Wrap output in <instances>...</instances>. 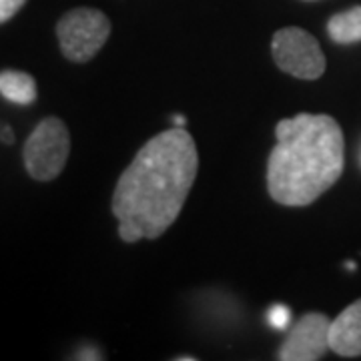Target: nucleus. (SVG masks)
Listing matches in <instances>:
<instances>
[{
	"mask_svg": "<svg viewBox=\"0 0 361 361\" xmlns=\"http://www.w3.org/2000/svg\"><path fill=\"white\" fill-rule=\"evenodd\" d=\"M199 169L193 137L173 127L142 145L113 193V215L125 243L157 239L177 221Z\"/></svg>",
	"mask_w": 361,
	"mask_h": 361,
	"instance_id": "1",
	"label": "nucleus"
},
{
	"mask_svg": "<svg viewBox=\"0 0 361 361\" xmlns=\"http://www.w3.org/2000/svg\"><path fill=\"white\" fill-rule=\"evenodd\" d=\"M275 137L267 163V189L275 203L307 207L341 177L345 145L334 116L299 113L279 121Z\"/></svg>",
	"mask_w": 361,
	"mask_h": 361,
	"instance_id": "2",
	"label": "nucleus"
},
{
	"mask_svg": "<svg viewBox=\"0 0 361 361\" xmlns=\"http://www.w3.org/2000/svg\"><path fill=\"white\" fill-rule=\"evenodd\" d=\"M68 153L71 135L66 125L56 116H49L40 121L26 139L23 157L26 171L32 179L52 180L63 173Z\"/></svg>",
	"mask_w": 361,
	"mask_h": 361,
	"instance_id": "3",
	"label": "nucleus"
},
{
	"mask_svg": "<svg viewBox=\"0 0 361 361\" xmlns=\"http://www.w3.org/2000/svg\"><path fill=\"white\" fill-rule=\"evenodd\" d=\"M111 35V23L101 11L75 8L66 13L56 25V37L61 51L73 63H87Z\"/></svg>",
	"mask_w": 361,
	"mask_h": 361,
	"instance_id": "4",
	"label": "nucleus"
},
{
	"mask_svg": "<svg viewBox=\"0 0 361 361\" xmlns=\"http://www.w3.org/2000/svg\"><path fill=\"white\" fill-rule=\"evenodd\" d=\"M271 54L283 73L303 80H315L325 73V54L317 39L303 28L287 26L273 35Z\"/></svg>",
	"mask_w": 361,
	"mask_h": 361,
	"instance_id": "5",
	"label": "nucleus"
},
{
	"mask_svg": "<svg viewBox=\"0 0 361 361\" xmlns=\"http://www.w3.org/2000/svg\"><path fill=\"white\" fill-rule=\"evenodd\" d=\"M331 319L323 313H307L291 327L277 357L281 361H317L329 349Z\"/></svg>",
	"mask_w": 361,
	"mask_h": 361,
	"instance_id": "6",
	"label": "nucleus"
},
{
	"mask_svg": "<svg viewBox=\"0 0 361 361\" xmlns=\"http://www.w3.org/2000/svg\"><path fill=\"white\" fill-rule=\"evenodd\" d=\"M329 349L341 357L361 355V299L348 305L331 322Z\"/></svg>",
	"mask_w": 361,
	"mask_h": 361,
	"instance_id": "7",
	"label": "nucleus"
},
{
	"mask_svg": "<svg viewBox=\"0 0 361 361\" xmlns=\"http://www.w3.org/2000/svg\"><path fill=\"white\" fill-rule=\"evenodd\" d=\"M0 94L14 104H32L37 101V80L23 71H2Z\"/></svg>",
	"mask_w": 361,
	"mask_h": 361,
	"instance_id": "8",
	"label": "nucleus"
},
{
	"mask_svg": "<svg viewBox=\"0 0 361 361\" xmlns=\"http://www.w3.org/2000/svg\"><path fill=\"white\" fill-rule=\"evenodd\" d=\"M327 35L337 44H353L361 40V6L334 14L327 23Z\"/></svg>",
	"mask_w": 361,
	"mask_h": 361,
	"instance_id": "9",
	"label": "nucleus"
},
{
	"mask_svg": "<svg viewBox=\"0 0 361 361\" xmlns=\"http://www.w3.org/2000/svg\"><path fill=\"white\" fill-rule=\"evenodd\" d=\"M291 319H293V313L291 310L283 305V303H275L271 305V310L267 311V322L273 329H279L283 331L287 327H291Z\"/></svg>",
	"mask_w": 361,
	"mask_h": 361,
	"instance_id": "10",
	"label": "nucleus"
},
{
	"mask_svg": "<svg viewBox=\"0 0 361 361\" xmlns=\"http://www.w3.org/2000/svg\"><path fill=\"white\" fill-rule=\"evenodd\" d=\"M26 0H0V25L11 20L25 6Z\"/></svg>",
	"mask_w": 361,
	"mask_h": 361,
	"instance_id": "11",
	"label": "nucleus"
},
{
	"mask_svg": "<svg viewBox=\"0 0 361 361\" xmlns=\"http://www.w3.org/2000/svg\"><path fill=\"white\" fill-rule=\"evenodd\" d=\"M0 141L6 142V145H13L14 142V133L8 125H0Z\"/></svg>",
	"mask_w": 361,
	"mask_h": 361,
	"instance_id": "12",
	"label": "nucleus"
},
{
	"mask_svg": "<svg viewBox=\"0 0 361 361\" xmlns=\"http://www.w3.org/2000/svg\"><path fill=\"white\" fill-rule=\"evenodd\" d=\"M78 360H101V355H99V351L97 349H80V353L77 355Z\"/></svg>",
	"mask_w": 361,
	"mask_h": 361,
	"instance_id": "13",
	"label": "nucleus"
},
{
	"mask_svg": "<svg viewBox=\"0 0 361 361\" xmlns=\"http://www.w3.org/2000/svg\"><path fill=\"white\" fill-rule=\"evenodd\" d=\"M173 123H175V127H185V118L183 116H173Z\"/></svg>",
	"mask_w": 361,
	"mask_h": 361,
	"instance_id": "14",
	"label": "nucleus"
},
{
	"mask_svg": "<svg viewBox=\"0 0 361 361\" xmlns=\"http://www.w3.org/2000/svg\"><path fill=\"white\" fill-rule=\"evenodd\" d=\"M307 2H313V0H307Z\"/></svg>",
	"mask_w": 361,
	"mask_h": 361,
	"instance_id": "15",
	"label": "nucleus"
}]
</instances>
